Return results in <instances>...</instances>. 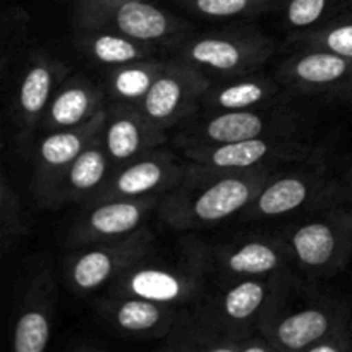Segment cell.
Wrapping results in <instances>:
<instances>
[{
  "mask_svg": "<svg viewBox=\"0 0 352 352\" xmlns=\"http://www.w3.org/2000/svg\"><path fill=\"white\" fill-rule=\"evenodd\" d=\"M270 179L268 167L227 170L195 164L162 196L157 213L162 222L177 230L212 226L248 208Z\"/></svg>",
  "mask_w": 352,
  "mask_h": 352,
  "instance_id": "cell-1",
  "label": "cell"
},
{
  "mask_svg": "<svg viewBox=\"0 0 352 352\" xmlns=\"http://www.w3.org/2000/svg\"><path fill=\"white\" fill-rule=\"evenodd\" d=\"M277 285L275 278L268 282L261 277H244L230 285L222 296L219 294L203 302L195 320L205 329L241 340L246 351V346L253 339L251 327L253 323L260 325Z\"/></svg>",
  "mask_w": 352,
  "mask_h": 352,
  "instance_id": "cell-2",
  "label": "cell"
},
{
  "mask_svg": "<svg viewBox=\"0 0 352 352\" xmlns=\"http://www.w3.org/2000/svg\"><path fill=\"white\" fill-rule=\"evenodd\" d=\"M274 41L256 31L201 34L182 45L186 62L226 76L256 71L274 54Z\"/></svg>",
  "mask_w": 352,
  "mask_h": 352,
  "instance_id": "cell-3",
  "label": "cell"
},
{
  "mask_svg": "<svg viewBox=\"0 0 352 352\" xmlns=\"http://www.w3.org/2000/svg\"><path fill=\"white\" fill-rule=\"evenodd\" d=\"M184 153L192 164L227 170H250L287 162H305L316 153L309 144L291 138H254L226 144H191Z\"/></svg>",
  "mask_w": 352,
  "mask_h": 352,
  "instance_id": "cell-4",
  "label": "cell"
},
{
  "mask_svg": "<svg viewBox=\"0 0 352 352\" xmlns=\"http://www.w3.org/2000/svg\"><path fill=\"white\" fill-rule=\"evenodd\" d=\"M282 82L302 95L352 103V57L305 48L278 69Z\"/></svg>",
  "mask_w": 352,
  "mask_h": 352,
  "instance_id": "cell-5",
  "label": "cell"
},
{
  "mask_svg": "<svg viewBox=\"0 0 352 352\" xmlns=\"http://www.w3.org/2000/svg\"><path fill=\"white\" fill-rule=\"evenodd\" d=\"M208 88V79L196 65L186 60L165 64L138 109L165 131L198 107Z\"/></svg>",
  "mask_w": 352,
  "mask_h": 352,
  "instance_id": "cell-6",
  "label": "cell"
},
{
  "mask_svg": "<svg viewBox=\"0 0 352 352\" xmlns=\"http://www.w3.org/2000/svg\"><path fill=\"white\" fill-rule=\"evenodd\" d=\"M294 131V117L263 109L220 110L184 131V146L226 144L254 138H289Z\"/></svg>",
  "mask_w": 352,
  "mask_h": 352,
  "instance_id": "cell-7",
  "label": "cell"
},
{
  "mask_svg": "<svg viewBox=\"0 0 352 352\" xmlns=\"http://www.w3.org/2000/svg\"><path fill=\"white\" fill-rule=\"evenodd\" d=\"M151 246L153 236L146 229H138L120 239L93 244V248L72 258L69 268L72 287L79 292H89L109 280H116L120 274L146 260Z\"/></svg>",
  "mask_w": 352,
  "mask_h": 352,
  "instance_id": "cell-8",
  "label": "cell"
},
{
  "mask_svg": "<svg viewBox=\"0 0 352 352\" xmlns=\"http://www.w3.org/2000/svg\"><path fill=\"white\" fill-rule=\"evenodd\" d=\"M109 110L103 107L91 119L69 129L55 131L45 138L36 150V165H34L33 189L38 201L54 205L55 195L64 179L65 172L71 167L78 155L103 133Z\"/></svg>",
  "mask_w": 352,
  "mask_h": 352,
  "instance_id": "cell-9",
  "label": "cell"
},
{
  "mask_svg": "<svg viewBox=\"0 0 352 352\" xmlns=\"http://www.w3.org/2000/svg\"><path fill=\"white\" fill-rule=\"evenodd\" d=\"M261 337L280 351H306L337 336H351L346 311L330 306H308L289 315L265 311L260 320Z\"/></svg>",
  "mask_w": 352,
  "mask_h": 352,
  "instance_id": "cell-10",
  "label": "cell"
},
{
  "mask_svg": "<svg viewBox=\"0 0 352 352\" xmlns=\"http://www.w3.org/2000/svg\"><path fill=\"white\" fill-rule=\"evenodd\" d=\"M302 267L316 274L340 270L352 254V213L337 212L302 223L289 243Z\"/></svg>",
  "mask_w": 352,
  "mask_h": 352,
  "instance_id": "cell-11",
  "label": "cell"
},
{
  "mask_svg": "<svg viewBox=\"0 0 352 352\" xmlns=\"http://www.w3.org/2000/svg\"><path fill=\"white\" fill-rule=\"evenodd\" d=\"M144 261V260H143ZM136 263L113 280V294L120 298H143L174 305L196 299L205 285L201 263L191 267H162Z\"/></svg>",
  "mask_w": 352,
  "mask_h": 352,
  "instance_id": "cell-12",
  "label": "cell"
},
{
  "mask_svg": "<svg viewBox=\"0 0 352 352\" xmlns=\"http://www.w3.org/2000/svg\"><path fill=\"white\" fill-rule=\"evenodd\" d=\"M186 168L168 151L153 150L138 160L124 165L122 170L110 175L86 201L88 205L110 199L141 198L168 192L184 179Z\"/></svg>",
  "mask_w": 352,
  "mask_h": 352,
  "instance_id": "cell-13",
  "label": "cell"
},
{
  "mask_svg": "<svg viewBox=\"0 0 352 352\" xmlns=\"http://www.w3.org/2000/svg\"><path fill=\"white\" fill-rule=\"evenodd\" d=\"M162 196H141V198L110 199L96 203L93 208L74 226L71 244L93 246L107 241L120 239L141 229V223L151 210H157Z\"/></svg>",
  "mask_w": 352,
  "mask_h": 352,
  "instance_id": "cell-14",
  "label": "cell"
},
{
  "mask_svg": "<svg viewBox=\"0 0 352 352\" xmlns=\"http://www.w3.org/2000/svg\"><path fill=\"white\" fill-rule=\"evenodd\" d=\"M65 76L67 67L47 55H36L30 62L21 76L14 105V119L23 140L31 136L43 113H47L54 93L65 81Z\"/></svg>",
  "mask_w": 352,
  "mask_h": 352,
  "instance_id": "cell-15",
  "label": "cell"
},
{
  "mask_svg": "<svg viewBox=\"0 0 352 352\" xmlns=\"http://www.w3.org/2000/svg\"><path fill=\"white\" fill-rule=\"evenodd\" d=\"M186 24L146 0H124L89 21L82 30H113L144 43H155L172 36Z\"/></svg>",
  "mask_w": 352,
  "mask_h": 352,
  "instance_id": "cell-16",
  "label": "cell"
},
{
  "mask_svg": "<svg viewBox=\"0 0 352 352\" xmlns=\"http://www.w3.org/2000/svg\"><path fill=\"white\" fill-rule=\"evenodd\" d=\"M102 138L110 160L124 165L153 151L165 140L164 129L155 126L138 105L131 103L109 112Z\"/></svg>",
  "mask_w": 352,
  "mask_h": 352,
  "instance_id": "cell-17",
  "label": "cell"
},
{
  "mask_svg": "<svg viewBox=\"0 0 352 352\" xmlns=\"http://www.w3.org/2000/svg\"><path fill=\"white\" fill-rule=\"evenodd\" d=\"M54 284L48 274H40L26 291L16 318L12 349L16 352H43L52 332Z\"/></svg>",
  "mask_w": 352,
  "mask_h": 352,
  "instance_id": "cell-18",
  "label": "cell"
},
{
  "mask_svg": "<svg viewBox=\"0 0 352 352\" xmlns=\"http://www.w3.org/2000/svg\"><path fill=\"white\" fill-rule=\"evenodd\" d=\"M98 313L116 329L134 336H165L179 316L172 305L120 296L100 301Z\"/></svg>",
  "mask_w": 352,
  "mask_h": 352,
  "instance_id": "cell-19",
  "label": "cell"
},
{
  "mask_svg": "<svg viewBox=\"0 0 352 352\" xmlns=\"http://www.w3.org/2000/svg\"><path fill=\"white\" fill-rule=\"evenodd\" d=\"M291 248L272 239H248L229 244L213 256L217 268L229 277H267L280 270Z\"/></svg>",
  "mask_w": 352,
  "mask_h": 352,
  "instance_id": "cell-20",
  "label": "cell"
},
{
  "mask_svg": "<svg viewBox=\"0 0 352 352\" xmlns=\"http://www.w3.org/2000/svg\"><path fill=\"white\" fill-rule=\"evenodd\" d=\"M330 191V186L316 174L284 175L268 181L246 208L250 217H278L301 208L311 199Z\"/></svg>",
  "mask_w": 352,
  "mask_h": 352,
  "instance_id": "cell-21",
  "label": "cell"
},
{
  "mask_svg": "<svg viewBox=\"0 0 352 352\" xmlns=\"http://www.w3.org/2000/svg\"><path fill=\"white\" fill-rule=\"evenodd\" d=\"M102 102V91L88 79H69L55 91L45 113V126L57 131L79 126L103 109Z\"/></svg>",
  "mask_w": 352,
  "mask_h": 352,
  "instance_id": "cell-22",
  "label": "cell"
},
{
  "mask_svg": "<svg viewBox=\"0 0 352 352\" xmlns=\"http://www.w3.org/2000/svg\"><path fill=\"white\" fill-rule=\"evenodd\" d=\"M102 134H98L67 168L57 189L54 205L64 201H86L105 182L110 158L103 146Z\"/></svg>",
  "mask_w": 352,
  "mask_h": 352,
  "instance_id": "cell-23",
  "label": "cell"
},
{
  "mask_svg": "<svg viewBox=\"0 0 352 352\" xmlns=\"http://www.w3.org/2000/svg\"><path fill=\"white\" fill-rule=\"evenodd\" d=\"M282 95V88L270 78L237 79L226 86L210 89L201 103L213 110H246L270 107L272 100Z\"/></svg>",
  "mask_w": 352,
  "mask_h": 352,
  "instance_id": "cell-24",
  "label": "cell"
},
{
  "mask_svg": "<svg viewBox=\"0 0 352 352\" xmlns=\"http://www.w3.org/2000/svg\"><path fill=\"white\" fill-rule=\"evenodd\" d=\"M91 33L82 38L86 54L102 64L122 65L129 62L143 60L153 54V47L144 41H138L116 31L89 30Z\"/></svg>",
  "mask_w": 352,
  "mask_h": 352,
  "instance_id": "cell-25",
  "label": "cell"
},
{
  "mask_svg": "<svg viewBox=\"0 0 352 352\" xmlns=\"http://www.w3.org/2000/svg\"><path fill=\"white\" fill-rule=\"evenodd\" d=\"M164 62L158 60H136L122 64L110 74L109 88L113 96L124 103L138 105L150 91L151 85L164 69Z\"/></svg>",
  "mask_w": 352,
  "mask_h": 352,
  "instance_id": "cell-26",
  "label": "cell"
},
{
  "mask_svg": "<svg viewBox=\"0 0 352 352\" xmlns=\"http://www.w3.org/2000/svg\"><path fill=\"white\" fill-rule=\"evenodd\" d=\"M301 43L305 48H322L352 57V7L336 19L302 34Z\"/></svg>",
  "mask_w": 352,
  "mask_h": 352,
  "instance_id": "cell-27",
  "label": "cell"
},
{
  "mask_svg": "<svg viewBox=\"0 0 352 352\" xmlns=\"http://www.w3.org/2000/svg\"><path fill=\"white\" fill-rule=\"evenodd\" d=\"M352 7V0H289L285 21L292 28H315L336 19Z\"/></svg>",
  "mask_w": 352,
  "mask_h": 352,
  "instance_id": "cell-28",
  "label": "cell"
},
{
  "mask_svg": "<svg viewBox=\"0 0 352 352\" xmlns=\"http://www.w3.org/2000/svg\"><path fill=\"white\" fill-rule=\"evenodd\" d=\"M28 222L24 217L21 199L17 198L16 191H12L7 182V175L2 177V188H0V243H2V253H7L17 241L26 234Z\"/></svg>",
  "mask_w": 352,
  "mask_h": 352,
  "instance_id": "cell-29",
  "label": "cell"
},
{
  "mask_svg": "<svg viewBox=\"0 0 352 352\" xmlns=\"http://www.w3.org/2000/svg\"><path fill=\"white\" fill-rule=\"evenodd\" d=\"M196 12L210 17H236L263 10L275 0H182Z\"/></svg>",
  "mask_w": 352,
  "mask_h": 352,
  "instance_id": "cell-30",
  "label": "cell"
},
{
  "mask_svg": "<svg viewBox=\"0 0 352 352\" xmlns=\"http://www.w3.org/2000/svg\"><path fill=\"white\" fill-rule=\"evenodd\" d=\"M124 2V0H76V19H78L79 26H85L89 21L98 17L110 7L117 6V3Z\"/></svg>",
  "mask_w": 352,
  "mask_h": 352,
  "instance_id": "cell-31",
  "label": "cell"
}]
</instances>
